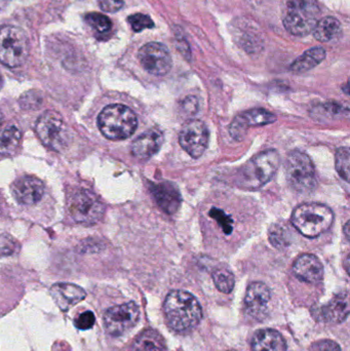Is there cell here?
I'll return each mask as SVG.
<instances>
[{
  "label": "cell",
  "instance_id": "30bf717a",
  "mask_svg": "<svg viewBox=\"0 0 350 351\" xmlns=\"http://www.w3.org/2000/svg\"><path fill=\"white\" fill-rule=\"evenodd\" d=\"M139 317V306L135 302H129L109 308L105 313L103 323L109 335L118 337L133 329Z\"/></svg>",
  "mask_w": 350,
  "mask_h": 351
},
{
  "label": "cell",
  "instance_id": "60d3db41",
  "mask_svg": "<svg viewBox=\"0 0 350 351\" xmlns=\"http://www.w3.org/2000/svg\"><path fill=\"white\" fill-rule=\"evenodd\" d=\"M1 82H2V78H1V75H0V86H1Z\"/></svg>",
  "mask_w": 350,
  "mask_h": 351
},
{
  "label": "cell",
  "instance_id": "e0dca14e",
  "mask_svg": "<svg viewBox=\"0 0 350 351\" xmlns=\"http://www.w3.org/2000/svg\"><path fill=\"white\" fill-rule=\"evenodd\" d=\"M51 295L53 301L62 311H68L78 303L84 300L86 291L80 287L68 282H59L51 288Z\"/></svg>",
  "mask_w": 350,
  "mask_h": 351
},
{
  "label": "cell",
  "instance_id": "52a82bcc",
  "mask_svg": "<svg viewBox=\"0 0 350 351\" xmlns=\"http://www.w3.org/2000/svg\"><path fill=\"white\" fill-rule=\"evenodd\" d=\"M35 130L41 142L55 152L67 148L72 140L69 128L65 125L61 115L55 111H47L41 115Z\"/></svg>",
  "mask_w": 350,
  "mask_h": 351
},
{
  "label": "cell",
  "instance_id": "277c9868",
  "mask_svg": "<svg viewBox=\"0 0 350 351\" xmlns=\"http://www.w3.org/2000/svg\"><path fill=\"white\" fill-rule=\"evenodd\" d=\"M293 226L308 239H316L328 231L334 222L330 208L321 204H305L298 206L292 215Z\"/></svg>",
  "mask_w": 350,
  "mask_h": 351
},
{
  "label": "cell",
  "instance_id": "7a4b0ae2",
  "mask_svg": "<svg viewBox=\"0 0 350 351\" xmlns=\"http://www.w3.org/2000/svg\"><path fill=\"white\" fill-rule=\"evenodd\" d=\"M316 0H285L283 23L288 32L295 36H305L314 31L320 18Z\"/></svg>",
  "mask_w": 350,
  "mask_h": 351
},
{
  "label": "cell",
  "instance_id": "74e56055",
  "mask_svg": "<svg viewBox=\"0 0 350 351\" xmlns=\"http://www.w3.org/2000/svg\"><path fill=\"white\" fill-rule=\"evenodd\" d=\"M345 237H347V241H349V222H347L345 226Z\"/></svg>",
  "mask_w": 350,
  "mask_h": 351
},
{
  "label": "cell",
  "instance_id": "4dcf8cb0",
  "mask_svg": "<svg viewBox=\"0 0 350 351\" xmlns=\"http://www.w3.org/2000/svg\"><path fill=\"white\" fill-rule=\"evenodd\" d=\"M16 241L12 235L4 231H0V257L12 255L16 251Z\"/></svg>",
  "mask_w": 350,
  "mask_h": 351
},
{
  "label": "cell",
  "instance_id": "f1b7e54d",
  "mask_svg": "<svg viewBox=\"0 0 350 351\" xmlns=\"http://www.w3.org/2000/svg\"><path fill=\"white\" fill-rule=\"evenodd\" d=\"M349 147L340 148L336 152V170L343 180L349 182Z\"/></svg>",
  "mask_w": 350,
  "mask_h": 351
},
{
  "label": "cell",
  "instance_id": "8992f818",
  "mask_svg": "<svg viewBox=\"0 0 350 351\" xmlns=\"http://www.w3.org/2000/svg\"><path fill=\"white\" fill-rule=\"evenodd\" d=\"M29 39L20 27H0V62L6 67L23 65L29 56Z\"/></svg>",
  "mask_w": 350,
  "mask_h": 351
},
{
  "label": "cell",
  "instance_id": "836d02e7",
  "mask_svg": "<svg viewBox=\"0 0 350 351\" xmlns=\"http://www.w3.org/2000/svg\"><path fill=\"white\" fill-rule=\"evenodd\" d=\"M95 322H96V317H95L94 313L92 311H86L75 319L74 325L77 329L86 331V330L92 329L94 327Z\"/></svg>",
  "mask_w": 350,
  "mask_h": 351
},
{
  "label": "cell",
  "instance_id": "d590c367",
  "mask_svg": "<svg viewBox=\"0 0 350 351\" xmlns=\"http://www.w3.org/2000/svg\"><path fill=\"white\" fill-rule=\"evenodd\" d=\"M102 10L107 12H116L123 8V0H98Z\"/></svg>",
  "mask_w": 350,
  "mask_h": 351
},
{
  "label": "cell",
  "instance_id": "4fadbf2b",
  "mask_svg": "<svg viewBox=\"0 0 350 351\" xmlns=\"http://www.w3.org/2000/svg\"><path fill=\"white\" fill-rule=\"evenodd\" d=\"M277 117L265 109H252L238 115L229 125V134L236 141H242L250 127H261L277 121Z\"/></svg>",
  "mask_w": 350,
  "mask_h": 351
},
{
  "label": "cell",
  "instance_id": "83f0119b",
  "mask_svg": "<svg viewBox=\"0 0 350 351\" xmlns=\"http://www.w3.org/2000/svg\"><path fill=\"white\" fill-rule=\"evenodd\" d=\"M86 23L92 26L97 32L107 33L112 28V23L108 16L104 14H99V12H92L88 14L86 16Z\"/></svg>",
  "mask_w": 350,
  "mask_h": 351
},
{
  "label": "cell",
  "instance_id": "9a60e30c",
  "mask_svg": "<svg viewBox=\"0 0 350 351\" xmlns=\"http://www.w3.org/2000/svg\"><path fill=\"white\" fill-rule=\"evenodd\" d=\"M12 195L18 204L32 206L40 202L45 194V185L38 178L24 176L18 178L12 186Z\"/></svg>",
  "mask_w": 350,
  "mask_h": 351
},
{
  "label": "cell",
  "instance_id": "d4e9b609",
  "mask_svg": "<svg viewBox=\"0 0 350 351\" xmlns=\"http://www.w3.org/2000/svg\"><path fill=\"white\" fill-rule=\"evenodd\" d=\"M22 133L18 128L12 125L0 132V156H12L20 147Z\"/></svg>",
  "mask_w": 350,
  "mask_h": 351
},
{
  "label": "cell",
  "instance_id": "44dd1931",
  "mask_svg": "<svg viewBox=\"0 0 350 351\" xmlns=\"http://www.w3.org/2000/svg\"><path fill=\"white\" fill-rule=\"evenodd\" d=\"M349 295L341 293L321 309V315L328 323L340 324L349 317Z\"/></svg>",
  "mask_w": 350,
  "mask_h": 351
},
{
  "label": "cell",
  "instance_id": "5b68a950",
  "mask_svg": "<svg viewBox=\"0 0 350 351\" xmlns=\"http://www.w3.org/2000/svg\"><path fill=\"white\" fill-rule=\"evenodd\" d=\"M281 158L275 150H266L251 158L238 171V184L248 189H257L268 183L277 173Z\"/></svg>",
  "mask_w": 350,
  "mask_h": 351
},
{
  "label": "cell",
  "instance_id": "cb8c5ba5",
  "mask_svg": "<svg viewBox=\"0 0 350 351\" xmlns=\"http://www.w3.org/2000/svg\"><path fill=\"white\" fill-rule=\"evenodd\" d=\"M312 32L314 38L321 43H329L339 36L341 33V24L337 19L326 16L318 21Z\"/></svg>",
  "mask_w": 350,
  "mask_h": 351
},
{
  "label": "cell",
  "instance_id": "e575fe53",
  "mask_svg": "<svg viewBox=\"0 0 350 351\" xmlns=\"http://www.w3.org/2000/svg\"><path fill=\"white\" fill-rule=\"evenodd\" d=\"M310 351H342L340 346L332 340H321L312 344Z\"/></svg>",
  "mask_w": 350,
  "mask_h": 351
},
{
  "label": "cell",
  "instance_id": "5bb4252c",
  "mask_svg": "<svg viewBox=\"0 0 350 351\" xmlns=\"http://www.w3.org/2000/svg\"><path fill=\"white\" fill-rule=\"evenodd\" d=\"M271 293L263 282H253L247 290L245 309L249 317L256 321H263L268 315Z\"/></svg>",
  "mask_w": 350,
  "mask_h": 351
},
{
  "label": "cell",
  "instance_id": "d6a6232c",
  "mask_svg": "<svg viewBox=\"0 0 350 351\" xmlns=\"http://www.w3.org/2000/svg\"><path fill=\"white\" fill-rule=\"evenodd\" d=\"M21 106L25 109L37 108L42 103V98L36 92H28L21 98Z\"/></svg>",
  "mask_w": 350,
  "mask_h": 351
},
{
  "label": "cell",
  "instance_id": "484cf974",
  "mask_svg": "<svg viewBox=\"0 0 350 351\" xmlns=\"http://www.w3.org/2000/svg\"><path fill=\"white\" fill-rule=\"evenodd\" d=\"M269 241L277 249H285L291 245V233L284 223H275L268 231Z\"/></svg>",
  "mask_w": 350,
  "mask_h": 351
},
{
  "label": "cell",
  "instance_id": "ba28073f",
  "mask_svg": "<svg viewBox=\"0 0 350 351\" xmlns=\"http://www.w3.org/2000/svg\"><path fill=\"white\" fill-rule=\"evenodd\" d=\"M286 175L290 186L300 193H310L316 188L314 164L308 154L293 152L286 162Z\"/></svg>",
  "mask_w": 350,
  "mask_h": 351
},
{
  "label": "cell",
  "instance_id": "ffe728a7",
  "mask_svg": "<svg viewBox=\"0 0 350 351\" xmlns=\"http://www.w3.org/2000/svg\"><path fill=\"white\" fill-rule=\"evenodd\" d=\"M253 351H287V344L279 332L273 329L259 330L251 342Z\"/></svg>",
  "mask_w": 350,
  "mask_h": 351
},
{
  "label": "cell",
  "instance_id": "8d00e7d4",
  "mask_svg": "<svg viewBox=\"0 0 350 351\" xmlns=\"http://www.w3.org/2000/svg\"><path fill=\"white\" fill-rule=\"evenodd\" d=\"M183 108L186 112L195 114L197 113V109H199V101L195 97L189 96L183 101Z\"/></svg>",
  "mask_w": 350,
  "mask_h": 351
},
{
  "label": "cell",
  "instance_id": "f546056e",
  "mask_svg": "<svg viewBox=\"0 0 350 351\" xmlns=\"http://www.w3.org/2000/svg\"><path fill=\"white\" fill-rule=\"evenodd\" d=\"M127 22L131 24L132 29L135 32H141L145 29H151L154 27V23L151 18L143 14H132L127 19Z\"/></svg>",
  "mask_w": 350,
  "mask_h": 351
},
{
  "label": "cell",
  "instance_id": "7402d4cb",
  "mask_svg": "<svg viewBox=\"0 0 350 351\" xmlns=\"http://www.w3.org/2000/svg\"><path fill=\"white\" fill-rule=\"evenodd\" d=\"M326 51L323 47H316L306 51L298 57L290 66V70L295 73H304L310 71L326 59Z\"/></svg>",
  "mask_w": 350,
  "mask_h": 351
},
{
  "label": "cell",
  "instance_id": "7c38bea8",
  "mask_svg": "<svg viewBox=\"0 0 350 351\" xmlns=\"http://www.w3.org/2000/svg\"><path fill=\"white\" fill-rule=\"evenodd\" d=\"M140 63L146 71L156 76H164L172 69V57L166 45L149 43L138 53Z\"/></svg>",
  "mask_w": 350,
  "mask_h": 351
},
{
  "label": "cell",
  "instance_id": "603a6c76",
  "mask_svg": "<svg viewBox=\"0 0 350 351\" xmlns=\"http://www.w3.org/2000/svg\"><path fill=\"white\" fill-rule=\"evenodd\" d=\"M134 351H166L164 338L155 330L142 332L133 344Z\"/></svg>",
  "mask_w": 350,
  "mask_h": 351
},
{
  "label": "cell",
  "instance_id": "ac0fdd59",
  "mask_svg": "<svg viewBox=\"0 0 350 351\" xmlns=\"http://www.w3.org/2000/svg\"><path fill=\"white\" fill-rule=\"evenodd\" d=\"M164 143V135L158 129L149 130L134 141L132 152L139 160H148L153 156Z\"/></svg>",
  "mask_w": 350,
  "mask_h": 351
},
{
  "label": "cell",
  "instance_id": "8fae6325",
  "mask_svg": "<svg viewBox=\"0 0 350 351\" xmlns=\"http://www.w3.org/2000/svg\"><path fill=\"white\" fill-rule=\"evenodd\" d=\"M209 140V129L203 121L199 119L187 121L179 136L181 147L192 158H201L205 154Z\"/></svg>",
  "mask_w": 350,
  "mask_h": 351
},
{
  "label": "cell",
  "instance_id": "9c48e42d",
  "mask_svg": "<svg viewBox=\"0 0 350 351\" xmlns=\"http://www.w3.org/2000/svg\"><path fill=\"white\" fill-rule=\"evenodd\" d=\"M69 210L76 222L92 225L102 219L105 206L94 192L82 189L70 200Z\"/></svg>",
  "mask_w": 350,
  "mask_h": 351
},
{
  "label": "cell",
  "instance_id": "ab89813d",
  "mask_svg": "<svg viewBox=\"0 0 350 351\" xmlns=\"http://www.w3.org/2000/svg\"><path fill=\"white\" fill-rule=\"evenodd\" d=\"M2 212V202L1 199H0V214H1Z\"/></svg>",
  "mask_w": 350,
  "mask_h": 351
},
{
  "label": "cell",
  "instance_id": "1f68e13d",
  "mask_svg": "<svg viewBox=\"0 0 350 351\" xmlns=\"http://www.w3.org/2000/svg\"><path fill=\"white\" fill-rule=\"evenodd\" d=\"M210 216L212 218L216 219L221 225L222 228H223L224 232L226 234H230L232 231V220L223 212V210H218V208H213L211 210H210Z\"/></svg>",
  "mask_w": 350,
  "mask_h": 351
},
{
  "label": "cell",
  "instance_id": "2e32d148",
  "mask_svg": "<svg viewBox=\"0 0 350 351\" xmlns=\"http://www.w3.org/2000/svg\"><path fill=\"white\" fill-rule=\"evenodd\" d=\"M293 274L301 282L316 285L324 278V266L316 256L304 254L294 263Z\"/></svg>",
  "mask_w": 350,
  "mask_h": 351
},
{
  "label": "cell",
  "instance_id": "3957f363",
  "mask_svg": "<svg viewBox=\"0 0 350 351\" xmlns=\"http://www.w3.org/2000/svg\"><path fill=\"white\" fill-rule=\"evenodd\" d=\"M98 125L107 139L121 141L135 133L138 127L137 115L125 105H109L99 115Z\"/></svg>",
  "mask_w": 350,
  "mask_h": 351
},
{
  "label": "cell",
  "instance_id": "6da1fadb",
  "mask_svg": "<svg viewBox=\"0 0 350 351\" xmlns=\"http://www.w3.org/2000/svg\"><path fill=\"white\" fill-rule=\"evenodd\" d=\"M164 315L173 331L184 334L192 331L203 319V309L197 299L186 291L168 293L164 303Z\"/></svg>",
  "mask_w": 350,
  "mask_h": 351
},
{
  "label": "cell",
  "instance_id": "f35d334b",
  "mask_svg": "<svg viewBox=\"0 0 350 351\" xmlns=\"http://www.w3.org/2000/svg\"><path fill=\"white\" fill-rule=\"evenodd\" d=\"M2 121H3V115L0 112V125H1Z\"/></svg>",
  "mask_w": 350,
  "mask_h": 351
},
{
  "label": "cell",
  "instance_id": "d6986e66",
  "mask_svg": "<svg viewBox=\"0 0 350 351\" xmlns=\"http://www.w3.org/2000/svg\"><path fill=\"white\" fill-rule=\"evenodd\" d=\"M151 191L160 208L168 215L175 214L181 204V195L174 184L164 183L151 185Z\"/></svg>",
  "mask_w": 350,
  "mask_h": 351
},
{
  "label": "cell",
  "instance_id": "4316f807",
  "mask_svg": "<svg viewBox=\"0 0 350 351\" xmlns=\"http://www.w3.org/2000/svg\"><path fill=\"white\" fill-rule=\"evenodd\" d=\"M214 284L220 292L229 294L234 288L236 280L232 271L225 268L215 270L213 274Z\"/></svg>",
  "mask_w": 350,
  "mask_h": 351
}]
</instances>
